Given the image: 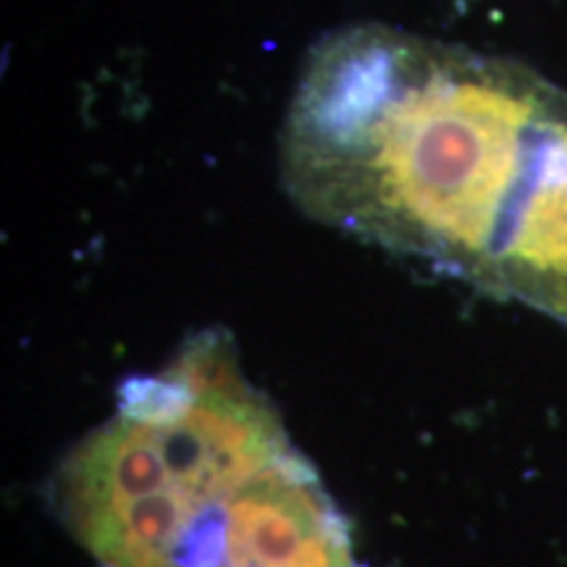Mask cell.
<instances>
[{
  "label": "cell",
  "instance_id": "2",
  "mask_svg": "<svg viewBox=\"0 0 567 567\" xmlns=\"http://www.w3.org/2000/svg\"><path fill=\"white\" fill-rule=\"evenodd\" d=\"M53 507L97 567H365L224 329L118 386L55 471Z\"/></svg>",
  "mask_w": 567,
  "mask_h": 567
},
{
  "label": "cell",
  "instance_id": "1",
  "mask_svg": "<svg viewBox=\"0 0 567 567\" xmlns=\"http://www.w3.org/2000/svg\"><path fill=\"white\" fill-rule=\"evenodd\" d=\"M305 216L567 326V90L384 24L326 34L281 130Z\"/></svg>",
  "mask_w": 567,
  "mask_h": 567
}]
</instances>
